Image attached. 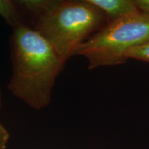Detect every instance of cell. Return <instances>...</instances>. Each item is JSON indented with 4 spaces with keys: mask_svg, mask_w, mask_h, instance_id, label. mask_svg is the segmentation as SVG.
I'll use <instances>...</instances> for the list:
<instances>
[{
    "mask_svg": "<svg viewBox=\"0 0 149 149\" xmlns=\"http://www.w3.org/2000/svg\"><path fill=\"white\" fill-rule=\"evenodd\" d=\"M10 48L13 73L9 91L32 109L46 107L66 61L46 39L26 24L13 29Z\"/></svg>",
    "mask_w": 149,
    "mask_h": 149,
    "instance_id": "obj_1",
    "label": "cell"
},
{
    "mask_svg": "<svg viewBox=\"0 0 149 149\" xmlns=\"http://www.w3.org/2000/svg\"><path fill=\"white\" fill-rule=\"evenodd\" d=\"M106 24L105 15L89 0H61L35 18L32 28L66 62Z\"/></svg>",
    "mask_w": 149,
    "mask_h": 149,
    "instance_id": "obj_2",
    "label": "cell"
},
{
    "mask_svg": "<svg viewBox=\"0 0 149 149\" xmlns=\"http://www.w3.org/2000/svg\"><path fill=\"white\" fill-rule=\"evenodd\" d=\"M149 42V17L137 13L107 23L85 42L76 55L88 61L90 70L123 64L130 50Z\"/></svg>",
    "mask_w": 149,
    "mask_h": 149,
    "instance_id": "obj_3",
    "label": "cell"
},
{
    "mask_svg": "<svg viewBox=\"0 0 149 149\" xmlns=\"http://www.w3.org/2000/svg\"><path fill=\"white\" fill-rule=\"evenodd\" d=\"M105 15L107 23L139 13L135 0H89Z\"/></svg>",
    "mask_w": 149,
    "mask_h": 149,
    "instance_id": "obj_4",
    "label": "cell"
},
{
    "mask_svg": "<svg viewBox=\"0 0 149 149\" xmlns=\"http://www.w3.org/2000/svg\"><path fill=\"white\" fill-rule=\"evenodd\" d=\"M0 16L13 29L25 24L22 17L20 8L15 1L0 0Z\"/></svg>",
    "mask_w": 149,
    "mask_h": 149,
    "instance_id": "obj_5",
    "label": "cell"
},
{
    "mask_svg": "<svg viewBox=\"0 0 149 149\" xmlns=\"http://www.w3.org/2000/svg\"><path fill=\"white\" fill-rule=\"evenodd\" d=\"M20 10L26 11L34 19L53 5L52 0H20L15 1Z\"/></svg>",
    "mask_w": 149,
    "mask_h": 149,
    "instance_id": "obj_6",
    "label": "cell"
},
{
    "mask_svg": "<svg viewBox=\"0 0 149 149\" xmlns=\"http://www.w3.org/2000/svg\"><path fill=\"white\" fill-rule=\"evenodd\" d=\"M128 57V59H135L149 63V42L144 45L130 50Z\"/></svg>",
    "mask_w": 149,
    "mask_h": 149,
    "instance_id": "obj_7",
    "label": "cell"
},
{
    "mask_svg": "<svg viewBox=\"0 0 149 149\" xmlns=\"http://www.w3.org/2000/svg\"><path fill=\"white\" fill-rule=\"evenodd\" d=\"M9 138H10V133L0 122V149H6Z\"/></svg>",
    "mask_w": 149,
    "mask_h": 149,
    "instance_id": "obj_8",
    "label": "cell"
},
{
    "mask_svg": "<svg viewBox=\"0 0 149 149\" xmlns=\"http://www.w3.org/2000/svg\"><path fill=\"white\" fill-rule=\"evenodd\" d=\"M135 1L139 12L149 17V0H135Z\"/></svg>",
    "mask_w": 149,
    "mask_h": 149,
    "instance_id": "obj_9",
    "label": "cell"
},
{
    "mask_svg": "<svg viewBox=\"0 0 149 149\" xmlns=\"http://www.w3.org/2000/svg\"><path fill=\"white\" fill-rule=\"evenodd\" d=\"M1 107H2V96H1V91L0 88V109H1Z\"/></svg>",
    "mask_w": 149,
    "mask_h": 149,
    "instance_id": "obj_10",
    "label": "cell"
}]
</instances>
